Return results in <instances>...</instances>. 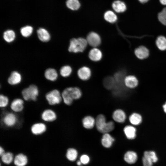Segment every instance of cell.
Wrapping results in <instances>:
<instances>
[{
  "instance_id": "8fae6325",
  "label": "cell",
  "mask_w": 166,
  "mask_h": 166,
  "mask_svg": "<svg viewBox=\"0 0 166 166\" xmlns=\"http://www.w3.org/2000/svg\"><path fill=\"white\" fill-rule=\"evenodd\" d=\"M41 118L46 122H52L54 121L57 118L56 112L51 109H46L44 110L41 114Z\"/></svg>"
},
{
  "instance_id": "d4e9b609",
  "label": "cell",
  "mask_w": 166,
  "mask_h": 166,
  "mask_svg": "<svg viewBox=\"0 0 166 166\" xmlns=\"http://www.w3.org/2000/svg\"><path fill=\"white\" fill-rule=\"evenodd\" d=\"M156 44L157 48L161 51L166 50V38L163 36H160L156 38Z\"/></svg>"
},
{
  "instance_id": "7a4b0ae2",
  "label": "cell",
  "mask_w": 166,
  "mask_h": 166,
  "mask_svg": "<svg viewBox=\"0 0 166 166\" xmlns=\"http://www.w3.org/2000/svg\"><path fill=\"white\" fill-rule=\"evenodd\" d=\"M115 126L114 122L112 121H107L105 116L102 114H99L96 118L95 127L100 133H110L114 129Z\"/></svg>"
},
{
  "instance_id": "60d3db41",
  "label": "cell",
  "mask_w": 166,
  "mask_h": 166,
  "mask_svg": "<svg viewBox=\"0 0 166 166\" xmlns=\"http://www.w3.org/2000/svg\"><path fill=\"white\" fill-rule=\"evenodd\" d=\"M5 152L4 149L2 147H0V155L1 156L2 155H3L5 153Z\"/></svg>"
},
{
  "instance_id": "277c9868",
  "label": "cell",
  "mask_w": 166,
  "mask_h": 166,
  "mask_svg": "<svg viewBox=\"0 0 166 166\" xmlns=\"http://www.w3.org/2000/svg\"><path fill=\"white\" fill-rule=\"evenodd\" d=\"M23 99L26 101H36L39 94V90L37 86L31 85L28 87L24 89L22 92Z\"/></svg>"
},
{
  "instance_id": "74e56055",
  "label": "cell",
  "mask_w": 166,
  "mask_h": 166,
  "mask_svg": "<svg viewBox=\"0 0 166 166\" xmlns=\"http://www.w3.org/2000/svg\"><path fill=\"white\" fill-rule=\"evenodd\" d=\"M142 162L144 166H152L153 163L149 159L144 156L142 158Z\"/></svg>"
},
{
  "instance_id": "9a60e30c",
  "label": "cell",
  "mask_w": 166,
  "mask_h": 166,
  "mask_svg": "<svg viewBox=\"0 0 166 166\" xmlns=\"http://www.w3.org/2000/svg\"><path fill=\"white\" fill-rule=\"evenodd\" d=\"M77 75L81 80L86 81L91 77V71L90 69L86 66H83L80 68L77 71Z\"/></svg>"
},
{
  "instance_id": "f546056e",
  "label": "cell",
  "mask_w": 166,
  "mask_h": 166,
  "mask_svg": "<svg viewBox=\"0 0 166 166\" xmlns=\"http://www.w3.org/2000/svg\"><path fill=\"white\" fill-rule=\"evenodd\" d=\"M104 18L107 22L113 23L117 20V16L116 14L111 11H108L104 14Z\"/></svg>"
},
{
  "instance_id": "836d02e7",
  "label": "cell",
  "mask_w": 166,
  "mask_h": 166,
  "mask_svg": "<svg viewBox=\"0 0 166 166\" xmlns=\"http://www.w3.org/2000/svg\"><path fill=\"white\" fill-rule=\"evenodd\" d=\"M33 27L29 26H27L21 28L20 32L22 36L28 37L31 35L33 31Z\"/></svg>"
},
{
  "instance_id": "e575fe53",
  "label": "cell",
  "mask_w": 166,
  "mask_h": 166,
  "mask_svg": "<svg viewBox=\"0 0 166 166\" xmlns=\"http://www.w3.org/2000/svg\"><path fill=\"white\" fill-rule=\"evenodd\" d=\"M72 72V69L69 65H65L61 68L60 73L61 75L64 77L69 76Z\"/></svg>"
},
{
  "instance_id": "83f0119b",
  "label": "cell",
  "mask_w": 166,
  "mask_h": 166,
  "mask_svg": "<svg viewBox=\"0 0 166 166\" xmlns=\"http://www.w3.org/2000/svg\"><path fill=\"white\" fill-rule=\"evenodd\" d=\"M115 81L113 77L108 76L104 80L103 84L105 88L108 89H113L115 85Z\"/></svg>"
},
{
  "instance_id": "d6986e66",
  "label": "cell",
  "mask_w": 166,
  "mask_h": 166,
  "mask_svg": "<svg viewBox=\"0 0 166 166\" xmlns=\"http://www.w3.org/2000/svg\"><path fill=\"white\" fill-rule=\"evenodd\" d=\"M134 53L138 58L143 60L148 57L149 52L148 49L146 47L140 46L135 49Z\"/></svg>"
},
{
  "instance_id": "484cf974",
  "label": "cell",
  "mask_w": 166,
  "mask_h": 166,
  "mask_svg": "<svg viewBox=\"0 0 166 166\" xmlns=\"http://www.w3.org/2000/svg\"><path fill=\"white\" fill-rule=\"evenodd\" d=\"M45 76L47 79L53 81L57 79L58 75L57 72L55 69L49 68L45 71Z\"/></svg>"
},
{
  "instance_id": "cb8c5ba5",
  "label": "cell",
  "mask_w": 166,
  "mask_h": 166,
  "mask_svg": "<svg viewBox=\"0 0 166 166\" xmlns=\"http://www.w3.org/2000/svg\"><path fill=\"white\" fill-rule=\"evenodd\" d=\"M112 7L116 12L118 13L123 12L126 9L125 4L119 0L115 1L113 3Z\"/></svg>"
},
{
  "instance_id": "4dcf8cb0",
  "label": "cell",
  "mask_w": 166,
  "mask_h": 166,
  "mask_svg": "<svg viewBox=\"0 0 166 166\" xmlns=\"http://www.w3.org/2000/svg\"><path fill=\"white\" fill-rule=\"evenodd\" d=\"M144 156L149 159L153 163L156 162L158 160L156 153L154 151H145L144 152Z\"/></svg>"
},
{
  "instance_id": "8d00e7d4",
  "label": "cell",
  "mask_w": 166,
  "mask_h": 166,
  "mask_svg": "<svg viewBox=\"0 0 166 166\" xmlns=\"http://www.w3.org/2000/svg\"><path fill=\"white\" fill-rule=\"evenodd\" d=\"M9 103V99L7 97L3 94L0 95V107L4 108L7 107Z\"/></svg>"
},
{
  "instance_id": "6da1fadb",
  "label": "cell",
  "mask_w": 166,
  "mask_h": 166,
  "mask_svg": "<svg viewBox=\"0 0 166 166\" xmlns=\"http://www.w3.org/2000/svg\"><path fill=\"white\" fill-rule=\"evenodd\" d=\"M82 95L81 90L77 87H67L61 93L62 101L65 105L68 106L71 105L74 100L80 99Z\"/></svg>"
},
{
  "instance_id": "4fadbf2b",
  "label": "cell",
  "mask_w": 166,
  "mask_h": 166,
  "mask_svg": "<svg viewBox=\"0 0 166 166\" xmlns=\"http://www.w3.org/2000/svg\"><path fill=\"white\" fill-rule=\"evenodd\" d=\"M47 128V126L45 124L42 122H37L31 126L30 131L33 135H39L45 132Z\"/></svg>"
},
{
  "instance_id": "5bb4252c",
  "label": "cell",
  "mask_w": 166,
  "mask_h": 166,
  "mask_svg": "<svg viewBox=\"0 0 166 166\" xmlns=\"http://www.w3.org/2000/svg\"><path fill=\"white\" fill-rule=\"evenodd\" d=\"M83 127L87 130L93 129L96 124V118L91 115H87L84 117L81 121Z\"/></svg>"
},
{
  "instance_id": "ba28073f",
  "label": "cell",
  "mask_w": 166,
  "mask_h": 166,
  "mask_svg": "<svg viewBox=\"0 0 166 166\" xmlns=\"http://www.w3.org/2000/svg\"><path fill=\"white\" fill-rule=\"evenodd\" d=\"M86 40L88 44L93 47H97L101 44V39L99 35L95 32L89 33Z\"/></svg>"
},
{
  "instance_id": "d6a6232c",
  "label": "cell",
  "mask_w": 166,
  "mask_h": 166,
  "mask_svg": "<svg viewBox=\"0 0 166 166\" xmlns=\"http://www.w3.org/2000/svg\"><path fill=\"white\" fill-rule=\"evenodd\" d=\"M1 156L2 161L6 164H10L13 160V154L10 152H5Z\"/></svg>"
},
{
  "instance_id": "7bdbcfd3",
  "label": "cell",
  "mask_w": 166,
  "mask_h": 166,
  "mask_svg": "<svg viewBox=\"0 0 166 166\" xmlns=\"http://www.w3.org/2000/svg\"><path fill=\"white\" fill-rule=\"evenodd\" d=\"M149 0H138V1L141 3H145L147 2Z\"/></svg>"
},
{
  "instance_id": "52a82bcc",
  "label": "cell",
  "mask_w": 166,
  "mask_h": 166,
  "mask_svg": "<svg viewBox=\"0 0 166 166\" xmlns=\"http://www.w3.org/2000/svg\"><path fill=\"white\" fill-rule=\"evenodd\" d=\"M123 132L127 139L129 140H133L137 136V128L130 124H127L123 128Z\"/></svg>"
},
{
  "instance_id": "30bf717a",
  "label": "cell",
  "mask_w": 166,
  "mask_h": 166,
  "mask_svg": "<svg viewBox=\"0 0 166 166\" xmlns=\"http://www.w3.org/2000/svg\"><path fill=\"white\" fill-rule=\"evenodd\" d=\"M127 120L129 124L137 127L142 124L143 121V117L140 113L134 112L128 116Z\"/></svg>"
},
{
  "instance_id": "2e32d148",
  "label": "cell",
  "mask_w": 166,
  "mask_h": 166,
  "mask_svg": "<svg viewBox=\"0 0 166 166\" xmlns=\"http://www.w3.org/2000/svg\"><path fill=\"white\" fill-rule=\"evenodd\" d=\"M24 100L22 99L16 98L14 99L10 104L11 110L15 113H19L22 111L24 108Z\"/></svg>"
},
{
  "instance_id": "ab89813d",
  "label": "cell",
  "mask_w": 166,
  "mask_h": 166,
  "mask_svg": "<svg viewBox=\"0 0 166 166\" xmlns=\"http://www.w3.org/2000/svg\"><path fill=\"white\" fill-rule=\"evenodd\" d=\"M162 108L164 112L166 114V101L162 105Z\"/></svg>"
},
{
  "instance_id": "d590c367",
  "label": "cell",
  "mask_w": 166,
  "mask_h": 166,
  "mask_svg": "<svg viewBox=\"0 0 166 166\" xmlns=\"http://www.w3.org/2000/svg\"><path fill=\"white\" fill-rule=\"evenodd\" d=\"M158 18L160 22L166 26V7L164 8L158 15Z\"/></svg>"
},
{
  "instance_id": "e0dca14e",
  "label": "cell",
  "mask_w": 166,
  "mask_h": 166,
  "mask_svg": "<svg viewBox=\"0 0 166 166\" xmlns=\"http://www.w3.org/2000/svg\"><path fill=\"white\" fill-rule=\"evenodd\" d=\"M102 53L100 49L97 47H93L89 51L88 56L92 61L97 62L100 61L102 57Z\"/></svg>"
},
{
  "instance_id": "1f68e13d",
  "label": "cell",
  "mask_w": 166,
  "mask_h": 166,
  "mask_svg": "<svg viewBox=\"0 0 166 166\" xmlns=\"http://www.w3.org/2000/svg\"><path fill=\"white\" fill-rule=\"evenodd\" d=\"M66 5L68 8L73 10L78 9L80 6L78 0H68L66 2Z\"/></svg>"
},
{
  "instance_id": "8992f818",
  "label": "cell",
  "mask_w": 166,
  "mask_h": 166,
  "mask_svg": "<svg viewBox=\"0 0 166 166\" xmlns=\"http://www.w3.org/2000/svg\"><path fill=\"white\" fill-rule=\"evenodd\" d=\"M127 114L123 109L118 108L115 109L113 112L112 117L113 121L120 124L124 123L128 119Z\"/></svg>"
},
{
  "instance_id": "7c38bea8",
  "label": "cell",
  "mask_w": 166,
  "mask_h": 166,
  "mask_svg": "<svg viewBox=\"0 0 166 166\" xmlns=\"http://www.w3.org/2000/svg\"><path fill=\"white\" fill-rule=\"evenodd\" d=\"M124 83L127 89H134L138 86L139 81L135 76L129 75L125 77L124 79Z\"/></svg>"
},
{
  "instance_id": "603a6c76",
  "label": "cell",
  "mask_w": 166,
  "mask_h": 166,
  "mask_svg": "<svg viewBox=\"0 0 166 166\" xmlns=\"http://www.w3.org/2000/svg\"><path fill=\"white\" fill-rule=\"evenodd\" d=\"M37 34L39 39L43 42H47L50 38V35L49 32L45 29L39 28L37 30Z\"/></svg>"
},
{
  "instance_id": "3957f363",
  "label": "cell",
  "mask_w": 166,
  "mask_h": 166,
  "mask_svg": "<svg viewBox=\"0 0 166 166\" xmlns=\"http://www.w3.org/2000/svg\"><path fill=\"white\" fill-rule=\"evenodd\" d=\"M88 44L86 39L83 38H73L70 40L68 50L75 53L82 52L85 49Z\"/></svg>"
},
{
  "instance_id": "44dd1931",
  "label": "cell",
  "mask_w": 166,
  "mask_h": 166,
  "mask_svg": "<svg viewBox=\"0 0 166 166\" xmlns=\"http://www.w3.org/2000/svg\"><path fill=\"white\" fill-rule=\"evenodd\" d=\"M14 163L16 166H25L27 164V156L22 153L16 155L14 160Z\"/></svg>"
},
{
  "instance_id": "f1b7e54d",
  "label": "cell",
  "mask_w": 166,
  "mask_h": 166,
  "mask_svg": "<svg viewBox=\"0 0 166 166\" xmlns=\"http://www.w3.org/2000/svg\"><path fill=\"white\" fill-rule=\"evenodd\" d=\"M77 156V150L73 148H68L66 153V156L69 160L74 161L76 160Z\"/></svg>"
},
{
  "instance_id": "ee69618b",
  "label": "cell",
  "mask_w": 166,
  "mask_h": 166,
  "mask_svg": "<svg viewBox=\"0 0 166 166\" xmlns=\"http://www.w3.org/2000/svg\"><path fill=\"white\" fill-rule=\"evenodd\" d=\"M82 164V163H81L80 160L78 161L77 162V164L79 166L81 165Z\"/></svg>"
},
{
  "instance_id": "ffe728a7",
  "label": "cell",
  "mask_w": 166,
  "mask_h": 166,
  "mask_svg": "<svg viewBox=\"0 0 166 166\" xmlns=\"http://www.w3.org/2000/svg\"><path fill=\"white\" fill-rule=\"evenodd\" d=\"M124 160L129 164L135 163L137 159V155L136 153L132 150L127 151L124 156Z\"/></svg>"
},
{
  "instance_id": "9c48e42d",
  "label": "cell",
  "mask_w": 166,
  "mask_h": 166,
  "mask_svg": "<svg viewBox=\"0 0 166 166\" xmlns=\"http://www.w3.org/2000/svg\"><path fill=\"white\" fill-rule=\"evenodd\" d=\"M18 118L16 115L13 113H8L5 114L2 118V122L6 126L11 127L17 123Z\"/></svg>"
},
{
  "instance_id": "7402d4cb",
  "label": "cell",
  "mask_w": 166,
  "mask_h": 166,
  "mask_svg": "<svg viewBox=\"0 0 166 166\" xmlns=\"http://www.w3.org/2000/svg\"><path fill=\"white\" fill-rule=\"evenodd\" d=\"M21 76L20 74L17 71H13L11 73L9 77L8 83L12 85H14L19 83L21 81Z\"/></svg>"
},
{
  "instance_id": "b9f144b4",
  "label": "cell",
  "mask_w": 166,
  "mask_h": 166,
  "mask_svg": "<svg viewBox=\"0 0 166 166\" xmlns=\"http://www.w3.org/2000/svg\"><path fill=\"white\" fill-rule=\"evenodd\" d=\"M160 2L163 5H166V0H160Z\"/></svg>"
},
{
  "instance_id": "ac0fdd59",
  "label": "cell",
  "mask_w": 166,
  "mask_h": 166,
  "mask_svg": "<svg viewBox=\"0 0 166 166\" xmlns=\"http://www.w3.org/2000/svg\"><path fill=\"white\" fill-rule=\"evenodd\" d=\"M115 141V139L110 133L103 134L101 139L102 145L106 148H110Z\"/></svg>"
},
{
  "instance_id": "f35d334b",
  "label": "cell",
  "mask_w": 166,
  "mask_h": 166,
  "mask_svg": "<svg viewBox=\"0 0 166 166\" xmlns=\"http://www.w3.org/2000/svg\"><path fill=\"white\" fill-rule=\"evenodd\" d=\"M80 160L82 164H86L89 162V158L87 155H83L81 156Z\"/></svg>"
},
{
  "instance_id": "4316f807",
  "label": "cell",
  "mask_w": 166,
  "mask_h": 166,
  "mask_svg": "<svg viewBox=\"0 0 166 166\" xmlns=\"http://www.w3.org/2000/svg\"><path fill=\"white\" fill-rule=\"evenodd\" d=\"M15 37V33L12 30H7L4 32L3 33V38L7 42H12L14 40Z\"/></svg>"
},
{
  "instance_id": "5b68a950",
  "label": "cell",
  "mask_w": 166,
  "mask_h": 166,
  "mask_svg": "<svg viewBox=\"0 0 166 166\" xmlns=\"http://www.w3.org/2000/svg\"><path fill=\"white\" fill-rule=\"evenodd\" d=\"M45 98L48 104L51 105L59 104L62 101L61 93L56 89L52 90L46 93Z\"/></svg>"
}]
</instances>
